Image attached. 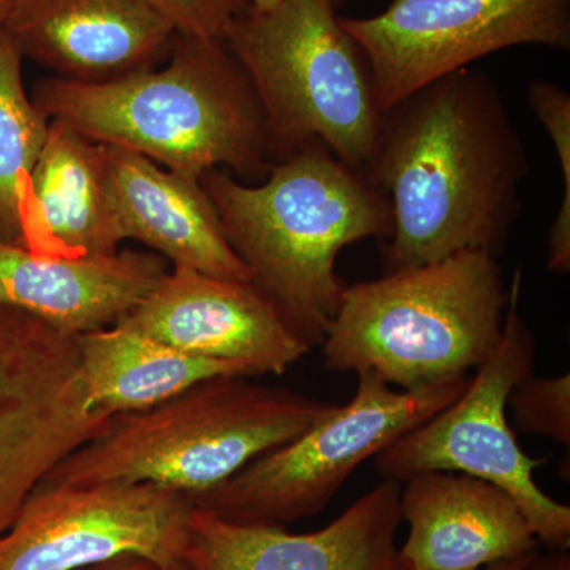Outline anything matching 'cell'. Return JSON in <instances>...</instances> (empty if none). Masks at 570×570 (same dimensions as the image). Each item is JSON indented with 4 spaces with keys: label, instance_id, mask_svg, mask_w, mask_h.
I'll return each instance as SVG.
<instances>
[{
    "label": "cell",
    "instance_id": "7402d4cb",
    "mask_svg": "<svg viewBox=\"0 0 570 570\" xmlns=\"http://www.w3.org/2000/svg\"><path fill=\"white\" fill-rule=\"evenodd\" d=\"M508 409L519 431L570 444V376L521 379L510 390Z\"/></svg>",
    "mask_w": 570,
    "mask_h": 570
},
{
    "label": "cell",
    "instance_id": "83f0119b",
    "mask_svg": "<svg viewBox=\"0 0 570 570\" xmlns=\"http://www.w3.org/2000/svg\"><path fill=\"white\" fill-rule=\"evenodd\" d=\"M154 570H195L187 564L186 561H176L174 564L165 566V568H156Z\"/></svg>",
    "mask_w": 570,
    "mask_h": 570
},
{
    "label": "cell",
    "instance_id": "6da1fadb",
    "mask_svg": "<svg viewBox=\"0 0 570 570\" xmlns=\"http://www.w3.org/2000/svg\"><path fill=\"white\" fill-rule=\"evenodd\" d=\"M530 168L504 94L483 71L464 67L393 105L366 171L392 206L387 273L464 250L498 257Z\"/></svg>",
    "mask_w": 570,
    "mask_h": 570
},
{
    "label": "cell",
    "instance_id": "5bb4252c",
    "mask_svg": "<svg viewBox=\"0 0 570 570\" xmlns=\"http://www.w3.org/2000/svg\"><path fill=\"white\" fill-rule=\"evenodd\" d=\"M2 29L22 58L78 82L153 69L176 39L142 0H11Z\"/></svg>",
    "mask_w": 570,
    "mask_h": 570
},
{
    "label": "cell",
    "instance_id": "cb8c5ba5",
    "mask_svg": "<svg viewBox=\"0 0 570 570\" xmlns=\"http://www.w3.org/2000/svg\"><path fill=\"white\" fill-rule=\"evenodd\" d=\"M530 570H570L568 550H553L550 554H538Z\"/></svg>",
    "mask_w": 570,
    "mask_h": 570
},
{
    "label": "cell",
    "instance_id": "4316f807",
    "mask_svg": "<svg viewBox=\"0 0 570 570\" xmlns=\"http://www.w3.org/2000/svg\"><path fill=\"white\" fill-rule=\"evenodd\" d=\"M283 0H249L250 7L255 11H269L279 6Z\"/></svg>",
    "mask_w": 570,
    "mask_h": 570
},
{
    "label": "cell",
    "instance_id": "ffe728a7",
    "mask_svg": "<svg viewBox=\"0 0 570 570\" xmlns=\"http://www.w3.org/2000/svg\"><path fill=\"white\" fill-rule=\"evenodd\" d=\"M22 56L0 28V242L20 245L21 204L50 119L29 100L21 77Z\"/></svg>",
    "mask_w": 570,
    "mask_h": 570
},
{
    "label": "cell",
    "instance_id": "e0dca14e",
    "mask_svg": "<svg viewBox=\"0 0 570 570\" xmlns=\"http://www.w3.org/2000/svg\"><path fill=\"white\" fill-rule=\"evenodd\" d=\"M108 194L124 239H137L175 266L224 279L253 275L228 245L200 179L164 170L140 154L104 145Z\"/></svg>",
    "mask_w": 570,
    "mask_h": 570
},
{
    "label": "cell",
    "instance_id": "ba28073f",
    "mask_svg": "<svg viewBox=\"0 0 570 570\" xmlns=\"http://www.w3.org/2000/svg\"><path fill=\"white\" fill-rule=\"evenodd\" d=\"M521 272L509 288L501 343L468 387L376 456L379 474L403 483L422 472H459L493 483L519 504L535 538L551 550L570 547V508L540 490L531 459L508 419L510 390L534 373L535 337L520 313Z\"/></svg>",
    "mask_w": 570,
    "mask_h": 570
},
{
    "label": "cell",
    "instance_id": "484cf974",
    "mask_svg": "<svg viewBox=\"0 0 570 570\" xmlns=\"http://www.w3.org/2000/svg\"><path fill=\"white\" fill-rule=\"evenodd\" d=\"M540 553V549L531 551V553L523 554V557L512 558V560L497 562V564L490 566L483 570H530L532 561Z\"/></svg>",
    "mask_w": 570,
    "mask_h": 570
},
{
    "label": "cell",
    "instance_id": "f1b7e54d",
    "mask_svg": "<svg viewBox=\"0 0 570 570\" xmlns=\"http://www.w3.org/2000/svg\"><path fill=\"white\" fill-rule=\"evenodd\" d=\"M11 0H0V28H2L3 20H6L7 11L10 9Z\"/></svg>",
    "mask_w": 570,
    "mask_h": 570
},
{
    "label": "cell",
    "instance_id": "8992f818",
    "mask_svg": "<svg viewBox=\"0 0 570 570\" xmlns=\"http://www.w3.org/2000/svg\"><path fill=\"white\" fill-rule=\"evenodd\" d=\"M223 41L261 100L273 164L318 141L366 175L384 111L365 51L341 26L336 0H283L269 11L249 7Z\"/></svg>",
    "mask_w": 570,
    "mask_h": 570
},
{
    "label": "cell",
    "instance_id": "3957f363",
    "mask_svg": "<svg viewBox=\"0 0 570 570\" xmlns=\"http://www.w3.org/2000/svg\"><path fill=\"white\" fill-rule=\"evenodd\" d=\"M170 62L104 82L48 80L33 104L99 145L200 179L225 165L266 176L273 151L261 100L223 40L176 36Z\"/></svg>",
    "mask_w": 570,
    "mask_h": 570
},
{
    "label": "cell",
    "instance_id": "9a60e30c",
    "mask_svg": "<svg viewBox=\"0 0 570 570\" xmlns=\"http://www.w3.org/2000/svg\"><path fill=\"white\" fill-rule=\"evenodd\" d=\"M400 549L407 570H483L539 550L519 504L487 480L422 472L401 483Z\"/></svg>",
    "mask_w": 570,
    "mask_h": 570
},
{
    "label": "cell",
    "instance_id": "44dd1931",
    "mask_svg": "<svg viewBox=\"0 0 570 570\" xmlns=\"http://www.w3.org/2000/svg\"><path fill=\"white\" fill-rule=\"evenodd\" d=\"M528 104L557 149L562 178L561 205L551 220L547 268L557 275L570 272V96L557 82L532 81Z\"/></svg>",
    "mask_w": 570,
    "mask_h": 570
},
{
    "label": "cell",
    "instance_id": "2e32d148",
    "mask_svg": "<svg viewBox=\"0 0 570 570\" xmlns=\"http://www.w3.org/2000/svg\"><path fill=\"white\" fill-rule=\"evenodd\" d=\"M165 273L163 255L157 254L40 257L0 242V305L77 337L118 324Z\"/></svg>",
    "mask_w": 570,
    "mask_h": 570
},
{
    "label": "cell",
    "instance_id": "5b68a950",
    "mask_svg": "<svg viewBox=\"0 0 570 570\" xmlns=\"http://www.w3.org/2000/svg\"><path fill=\"white\" fill-rule=\"evenodd\" d=\"M337 404L246 376L200 382L163 404L115 415L40 483H154L193 499L326 417Z\"/></svg>",
    "mask_w": 570,
    "mask_h": 570
},
{
    "label": "cell",
    "instance_id": "d6986e66",
    "mask_svg": "<svg viewBox=\"0 0 570 570\" xmlns=\"http://www.w3.org/2000/svg\"><path fill=\"white\" fill-rule=\"evenodd\" d=\"M75 340L89 407L110 417L146 411L208 379L250 377L235 363L186 354L119 324Z\"/></svg>",
    "mask_w": 570,
    "mask_h": 570
},
{
    "label": "cell",
    "instance_id": "30bf717a",
    "mask_svg": "<svg viewBox=\"0 0 570 570\" xmlns=\"http://www.w3.org/2000/svg\"><path fill=\"white\" fill-rule=\"evenodd\" d=\"M111 419L89 407L77 340L0 305V534L48 472Z\"/></svg>",
    "mask_w": 570,
    "mask_h": 570
},
{
    "label": "cell",
    "instance_id": "9c48e42d",
    "mask_svg": "<svg viewBox=\"0 0 570 570\" xmlns=\"http://www.w3.org/2000/svg\"><path fill=\"white\" fill-rule=\"evenodd\" d=\"M340 21L365 51L384 112L491 52L570 48V0H392L376 17Z\"/></svg>",
    "mask_w": 570,
    "mask_h": 570
},
{
    "label": "cell",
    "instance_id": "52a82bcc",
    "mask_svg": "<svg viewBox=\"0 0 570 570\" xmlns=\"http://www.w3.org/2000/svg\"><path fill=\"white\" fill-rule=\"evenodd\" d=\"M355 395L302 434L258 456L220 485L190 499L234 523L288 527L321 513L365 461L448 407L469 377L400 390L373 371L356 374Z\"/></svg>",
    "mask_w": 570,
    "mask_h": 570
},
{
    "label": "cell",
    "instance_id": "603a6c76",
    "mask_svg": "<svg viewBox=\"0 0 570 570\" xmlns=\"http://www.w3.org/2000/svg\"><path fill=\"white\" fill-rule=\"evenodd\" d=\"M156 10L176 36L224 40L228 26L249 9V0H142Z\"/></svg>",
    "mask_w": 570,
    "mask_h": 570
},
{
    "label": "cell",
    "instance_id": "7a4b0ae2",
    "mask_svg": "<svg viewBox=\"0 0 570 570\" xmlns=\"http://www.w3.org/2000/svg\"><path fill=\"white\" fill-rule=\"evenodd\" d=\"M225 238L253 284L309 344H322L340 307L344 247L393 232L387 195L314 141L247 186L213 168L200 178Z\"/></svg>",
    "mask_w": 570,
    "mask_h": 570
},
{
    "label": "cell",
    "instance_id": "8fae6325",
    "mask_svg": "<svg viewBox=\"0 0 570 570\" xmlns=\"http://www.w3.org/2000/svg\"><path fill=\"white\" fill-rule=\"evenodd\" d=\"M194 504L154 483H40L0 534V570H81L122 557L183 560Z\"/></svg>",
    "mask_w": 570,
    "mask_h": 570
},
{
    "label": "cell",
    "instance_id": "4fadbf2b",
    "mask_svg": "<svg viewBox=\"0 0 570 570\" xmlns=\"http://www.w3.org/2000/svg\"><path fill=\"white\" fill-rule=\"evenodd\" d=\"M401 483L384 479L322 530L234 523L193 509L183 561L195 570H407L396 534Z\"/></svg>",
    "mask_w": 570,
    "mask_h": 570
},
{
    "label": "cell",
    "instance_id": "7c38bea8",
    "mask_svg": "<svg viewBox=\"0 0 570 570\" xmlns=\"http://www.w3.org/2000/svg\"><path fill=\"white\" fill-rule=\"evenodd\" d=\"M119 325L202 358L281 376L309 352L253 283L175 266Z\"/></svg>",
    "mask_w": 570,
    "mask_h": 570
},
{
    "label": "cell",
    "instance_id": "277c9868",
    "mask_svg": "<svg viewBox=\"0 0 570 570\" xmlns=\"http://www.w3.org/2000/svg\"><path fill=\"white\" fill-rule=\"evenodd\" d=\"M508 305L498 257L483 250L344 287L325 367L373 371L400 390L460 381L497 352Z\"/></svg>",
    "mask_w": 570,
    "mask_h": 570
},
{
    "label": "cell",
    "instance_id": "ac0fdd59",
    "mask_svg": "<svg viewBox=\"0 0 570 570\" xmlns=\"http://www.w3.org/2000/svg\"><path fill=\"white\" fill-rule=\"evenodd\" d=\"M20 223L18 247L40 257L118 253L124 236L108 194L104 145L50 119Z\"/></svg>",
    "mask_w": 570,
    "mask_h": 570
},
{
    "label": "cell",
    "instance_id": "d4e9b609",
    "mask_svg": "<svg viewBox=\"0 0 570 570\" xmlns=\"http://www.w3.org/2000/svg\"><path fill=\"white\" fill-rule=\"evenodd\" d=\"M151 562L142 558L122 557L118 560L104 562V564L92 566V568L81 570H154Z\"/></svg>",
    "mask_w": 570,
    "mask_h": 570
}]
</instances>
